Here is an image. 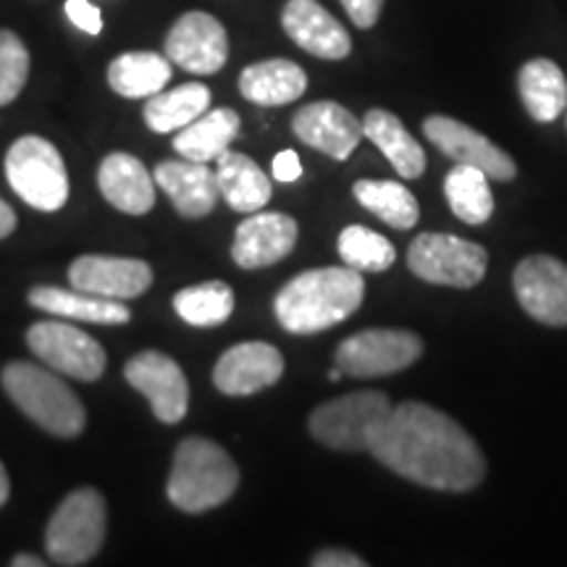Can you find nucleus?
<instances>
[{
    "label": "nucleus",
    "mask_w": 567,
    "mask_h": 567,
    "mask_svg": "<svg viewBox=\"0 0 567 567\" xmlns=\"http://www.w3.org/2000/svg\"><path fill=\"white\" fill-rule=\"evenodd\" d=\"M371 455L400 478L436 492H471L486 476V457L455 417L425 402L392 408Z\"/></svg>",
    "instance_id": "nucleus-1"
},
{
    "label": "nucleus",
    "mask_w": 567,
    "mask_h": 567,
    "mask_svg": "<svg viewBox=\"0 0 567 567\" xmlns=\"http://www.w3.org/2000/svg\"><path fill=\"white\" fill-rule=\"evenodd\" d=\"M363 297V274L354 268H310L284 284L274 313L289 334H318L358 313Z\"/></svg>",
    "instance_id": "nucleus-2"
},
{
    "label": "nucleus",
    "mask_w": 567,
    "mask_h": 567,
    "mask_svg": "<svg viewBox=\"0 0 567 567\" xmlns=\"http://www.w3.org/2000/svg\"><path fill=\"white\" fill-rule=\"evenodd\" d=\"M239 486V467L221 444L189 436L176 446L168 499L184 513H205L229 502Z\"/></svg>",
    "instance_id": "nucleus-3"
},
{
    "label": "nucleus",
    "mask_w": 567,
    "mask_h": 567,
    "mask_svg": "<svg viewBox=\"0 0 567 567\" xmlns=\"http://www.w3.org/2000/svg\"><path fill=\"white\" fill-rule=\"evenodd\" d=\"M6 394L11 396V402L21 413L30 417L32 423H38L40 429H45L48 434L71 439L80 436L84 423H87V413L71 389L63 384L59 375L40 368L34 363H9L0 373Z\"/></svg>",
    "instance_id": "nucleus-4"
},
{
    "label": "nucleus",
    "mask_w": 567,
    "mask_h": 567,
    "mask_svg": "<svg viewBox=\"0 0 567 567\" xmlns=\"http://www.w3.org/2000/svg\"><path fill=\"white\" fill-rule=\"evenodd\" d=\"M392 408L384 392H352L318 405L310 413L308 429L329 450L368 452Z\"/></svg>",
    "instance_id": "nucleus-5"
},
{
    "label": "nucleus",
    "mask_w": 567,
    "mask_h": 567,
    "mask_svg": "<svg viewBox=\"0 0 567 567\" xmlns=\"http://www.w3.org/2000/svg\"><path fill=\"white\" fill-rule=\"evenodd\" d=\"M11 189L32 208L55 213L69 200V176L59 147L38 134L19 137L6 155Z\"/></svg>",
    "instance_id": "nucleus-6"
},
{
    "label": "nucleus",
    "mask_w": 567,
    "mask_h": 567,
    "mask_svg": "<svg viewBox=\"0 0 567 567\" xmlns=\"http://www.w3.org/2000/svg\"><path fill=\"white\" fill-rule=\"evenodd\" d=\"M105 538V502L101 492L84 486L71 492L55 509L45 530L48 557L55 565H84L97 555Z\"/></svg>",
    "instance_id": "nucleus-7"
},
{
    "label": "nucleus",
    "mask_w": 567,
    "mask_h": 567,
    "mask_svg": "<svg viewBox=\"0 0 567 567\" xmlns=\"http://www.w3.org/2000/svg\"><path fill=\"white\" fill-rule=\"evenodd\" d=\"M408 268L429 284L471 289L484 281L488 252L478 243L455 234L425 231L408 247Z\"/></svg>",
    "instance_id": "nucleus-8"
},
{
    "label": "nucleus",
    "mask_w": 567,
    "mask_h": 567,
    "mask_svg": "<svg viewBox=\"0 0 567 567\" xmlns=\"http://www.w3.org/2000/svg\"><path fill=\"white\" fill-rule=\"evenodd\" d=\"M423 354V339L408 329H365L337 347V368L352 379H384Z\"/></svg>",
    "instance_id": "nucleus-9"
},
{
    "label": "nucleus",
    "mask_w": 567,
    "mask_h": 567,
    "mask_svg": "<svg viewBox=\"0 0 567 567\" xmlns=\"http://www.w3.org/2000/svg\"><path fill=\"white\" fill-rule=\"evenodd\" d=\"M27 344L45 365L76 381H95L105 371V350L87 331L61 321L32 323Z\"/></svg>",
    "instance_id": "nucleus-10"
},
{
    "label": "nucleus",
    "mask_w": 567,
    "mask_h": 567,
    "mask_svg": "<svg viewBox=\"0 0 567 567\" xmlns=\"http://www.w3.org/2000/svg\"><path fill=\"white\" fill-rule=\"evenodd\" d=\"M423 134L446 158L463 163V166L481 168L488 179L513 182L517 176L515 161L502 147H496L486 134L457 122V118L442 116V113L429 116L423 122Z\"/></svg>",
    "instance_id": "nucleus-11"
},
{
    "label": "nucleus",
    "mask_w": 567,
    "mask_h": 567,
    "mask_svg": "<svg viewBox=\"0 0 567 567\" xmlns=\"http://www.w3.org/2000/svg\"><path fill=\"white\" fill-rule=\"evenodd\" d=\"M517 302L538 323L567 326V264L551 255H530L513 271Z\"/></svg>",
    "instance_id": "nucleus-12"
},
{
    "label": "nucleus",
    "mask_w": 567,
    "mask_h": 567,
    "mask_svg": "<svg viewBox=\"0 0 567 567\" xmlns=\"http://www.w3.org/2000/svg\"><path fill=\"white\" fill-rule=\"evenodd\" d=\"M166 55L189 74H216L229 61V38L216 17L187 11L166 34Z\"/></svg>",
    "instance_id": "nucleus-13"
},
{
    "label": "nucleus",
    "mask_w": 567,
    "mask_h": 567,
    "mask_svg": "<svg viewBox=\"0 0 567 567\" xmlns=\"http://www.w3.org/2000/svg\"><path fill=\"white\" fill-rule=\"evenodd\" d=\"M126 381L147 396L161 423H179L189 408V386L179 363L168 354L145 350L124 365Z\"/></svg>",
    "instance_id": "nucleus-14"
},
{
    "label": "nucleus",
    "mask_w": 567,
    "mask_h": 567,
    "mask_svg": "<svg viewBox=\"0 0 567 567\" xmlns=\"http://www.w3.org/2000/svg\"><path fill=\"white\" fill-rule=\"evenodd\" d=\"M69 281L80 292L109 297V300H134L153 284V271L145 260L113 258V255H82L69 266Z\"/></svg>",
    "instance_id": "nucleus-15"
},
{
    "label": "nucleus",
    "mask_w": 567,
    "mask_h": 567,
    "mask_svg": "<svg viewBox=\"0 0 567 567\" xmlns=\"http://www.w3.org/2000/svg\"><path fill=\"white\" fill-rule=\"evenodd\" d=\"M284 375V354L268 342L234 344L213 368V384L221 394L250 396L274 386Z\"/></svg>",
    "instance_id": "nucleus-16"
},
{
    "label": "nucleus",
    "mask_w": 567,
    "mask_h": 567,
    "mask_svg": "<svg viewBox=\"0 0 567 567\" xmlns=\"http://www.w3.org/2000/svg\"><path fill=\"white\" fill-rule=\"evenodd\" d=\"M295 137L334 161H347L363 140V122L334 101L302 105L292 118Z\"/></svg>",
    "instance_id": "nucleus-17"
},
{
    "label": "nucleus",
    "mask_w": 567,
    "mask_h": 567,
    "mask_svg": "<svg viewBox=\"0 0 567 567\" xmlns=\"http://www.w3.org/2000/svg\"><path fill=\"white\" fill-rule=\"evenodd\" d=\"M281 27L295 45L316 59L342 61L352 51L350 32L318 0H287Z\"/></svg>",
    "instance_id": "nucleus-18"
},
{
    "label": "nucleus",
    "mask_w": 567,
    "mask_h": 567,
    "mask_svg": "<svg viewBox=\"0 0 567 567\" xmlns=\"http://www.w3.org/2000/svg\"><path fill=\"white\" fill-rule=\"evenodd\" d=\"M297 221L287 213H250V218L237 226L231 245V258L239 268H266L279 264L295 250Z\"/></svg>",
    "instance_id": "nucleus-19"
},
{
    "label": "nucleus",
    "mask_w": 567,
    "mask_h": 567,
    "mask_svg": "<svg viewBox=\"0 0 567 567\" xmlns=\"http://www.w3.org/2000/svg\"><path fill=\"white\" fill-rule=\"evenodd\" d=\"M153 179L158 187L172 197L174 208L184 218H203L216 208L221 200L218 193L216 172H210L208 163L197 161H166L155 166Z\"/></svg>",
    "instance_id": "nucleus-20"
},
{
    "label": "nucleus",
    "mask_w": 567,
    "mask_h": 567,
    "mask_svg": "<svg viewBox=\"0 0 567 567\" xmlns=\"http://www.w3.org/2000/svg\"><path fill=\"white\" fill-rule=\"evenodd\" d=\"M97 187L113 208L130 216H145L155 205V179L130 153L105 155L97 168Z\"/></svg>",
    "instance_id": "nucleus-21"
},
{
    "label": "nucleus",
    "mask_w": 567,
    "mask_h": 567,
    "mask_svg": "<svg viewBox=\"0 0 567 567\" xmlns=\"http://www.w3.org/2000/svg\"><path fill=\"white\" fill-rule=\"evenodd\" d=\"M305 90H308V74L300 63L287 59L258 61L239 74V92L245 101L264 109L300 101Z\"/></svg>",
    "instance_id": "nucleus-22"
},
{
    "label": "nucleus",
    "mask_w": 567,
    "mask_h": 567,
    "mask_svg": "<svg viewBox=\"0 0 567 567\" xmlns=\"http://www.w3.org/2000/svg\"><path fill=\"white\" fill-rule=\"evenodd\" d=\"M216 182L221 200L237 213H258L271 200L274 187L264 168L245 153L226 151L216 158Z\"/></svg>",
    "instance_id": "nucleus-23"
},
{
    "label": "nucleus",
    "mask_w": 567,
    "mask_h": 567,
    "mask_svg": "<svg viewBox=\"0 0 567 567\" xmlns=\"http://www.w3.org/2000/svg\"><path fill=\"white\" fill-rule=\"evenodd\" d=\"M32 308L71 321L122 326L132 318L130 308L122 300H109V297H95L80 289L61 287H34L30 292Z\"/></svg>",
    "instance_id": "nucleus-24"
},
{
    "label": "nucleus",
    "mask_w": 567,
    "mask_h": 567,
    "mask_svg": "<svg viewBox=\"0 0 567 567\" xmlns=\"http://www.w3.org/2000/svg\"><path fill=\"white\" fill-rule=\"evenodd\" d=\"M363 137L386 155L402 179H417L425 172V151L408 126L386 109H371L363 118Z\"/></svg>",
    "instance_id": "nucleus-25"
},
{
    "label": "nucleus",
    "mask_w": 567,
    "mask_h": 567,
    "mask_svg": "<svg viewBox=\"0 0 567 567\" xmlns=\"http://www.w3.org/2000/svg\"><path fill=\"white\" fill-rule=\"evenodd\" d=\"M520 101L538 124H551L567 109V80L563 69L549 59H534L517 71Z\"/></svg>",
    "instance_id": "nucleus-26"
},
{
    "label": "nucleus",
    "mask_w": 567,
    "mask_h": 567,
    "mask_svg": "<svg viewBox=\"0 0 567 567\" xmlns=\"http://www.w3.org/2000/svg\"><path fill=\"white\" fill-rule=\"evenodd\" d=\"M239 113L231 109H213L197 116L195 122L182 126L174 137V151L187 161L210 163L231 147L239 134Z\"/></svg>",
    "instance_id": "nucleus-27"
},
{
    "label": "nucleus",
    "mask_w": 567,
    "mask_h": 567,
    "mask_svg": "<svg viewBox=\"0 0 567 567\" xmlns=\"http://www.w3.org/2000/svg\"><path fill=\"white\" fill-rule=\"evenodd\" d=\"M168 82H172V61L161 53H122L109 66L111 90L122 97H132V101L158 95L161 90H166Z\"/></svg>",
    "instance_id": "nucleus-28"
},
{
    "label": "nucleus",
    "mask_w": 567,
    "mask_h": 567,
    "mask_svg": "<svg viewBox=\"0 0 567 567\" xmlns=\"http://www.w3.org/2000/svg\"><path fill=\"white\" fill-rule=\"evenodd\" d=\"M210 90L200 82L182 84V87L174 90H161L158 95L147 97L142 116H145V124L153 132H179L182 126L195 122L197 116H203L210 109Z\"/></svg>",
    "instance_id": "nucleus-29"
},
{
    "label": "nucleus",
    "mask_w": 567,
    "mask_h": 567,
    "mask_svg": "<svg viewBox=\"0 0 567 567\" xmlns=\"http://www.w3.org/2000/svg\"><path fill=\"white\" fill-rule=\"evenodd\" d=\"M352 195L365 210H371L373 216H379L392 229H413L417 218H421L415 195L400 182L360 179L352 184Z\"/></svg>",
    "instance_id": "nucleus-30"
},
{
    "label": "nucleus",
    "mask_w": 567,
    "mask_h": 567,
    "mask_svg": "<svg viewBox=\"0 0 567 567\" xmlns=\"http://www.w3.org/2000/svg\"><path fill=\"white\" fill-rule=\"evenodd\" d=\"M444 197L463 224L478 226L494 216V193L481 168L455 163V168L444 176Z\"/></svg>",
    "instance_id": "nucleus-31"
},
{
    "label": "nucleus",
    "mask_w": 567,
    "mask_h": 567,
    "mask_svg": "<svg viewBox=\"0 0 567 567\" xmlns=\"http://www.w3.org/2000/svg\"><path fill=\"white\" fill-rule=\"evenodd\" d=\"M174 310L184 323L197 329L221 326L234 313V292L224 281H203L182 289L174 297Z\"/></svg>",
    "instance_id": "nucleus-32"
},
{
    "label": "nucleus",
    "mask_w": 567,
    "mask_h": 567,
    "mask_svg": "<svg viewBox=\"0 0 567 567\" xmlns=\"http://www.w3.org/2000/svg\"><path fill=\"white\" fill-rule=\"evenodd\" d=\"M339 258L344 266L354 268L360 274H381L389 271L396 260L394 245L379 231L365 229V226H347L337 239Z\"/></svg>",
    "instance_id": "nucleus-33"
},
{
    "label": "nucleus",
    "mask_w": 567,
    "mask_h": 567,
    "mask_svg": "<svg viewBox=\"0 0 567 567\" xmlns=\"http://www.w3.org/2000/svg\"><path fill=\"white\" fill-rule=\"evenodd\" d=\"M30 76V51L19 34L0 30V109L13 103Z\"/></svg>",
    "instance_id": "nucleus-34"
},
{
    "label": "nucleus",
    "mask_w": 567,
    "mask_h": 567,
    "mask_svg": "<svg viewBox=\"0 0 567 567\" xmlns=\"http://www.w3.org/2000/svg\"><path fill=\"white\" fill-rule=\"evenodd\" d=\"M66 17L74 27H80L87 34H101L103 32V17L97 6H92L90 0H66Z\"/></svg>",
    "instance_id": "nucleus-35"
},
{
    "label": "nucleus",
    "mask_w": 567,
    "mask_h": 567,
    "mask_svg": "<svg viewBox=\"0 0 567 567\" xmlns=\"http://www.w3.org/2000/svg\"><path fill=\"white\" fill-rule=\"evenodd\" d=\"M342 6L358 30H371L384 11V0H342Z\"/></svg>",
    "instance_id": "nucleus-36"
},
{
    "label": "nucleus",
    "mask_w": 567,
    "mask_h": 567,
    "mask_svg": "<svg viewBox=\"0 0 567 567\" xmlns=\"http://www.w3.org/2000/svg\"><path fill=\"white\" fill-rule=\"evenodd\" d=\"M313 567H365L368 563L350 549H321L310 557Z\"/></svg>",
    "instance_id": "nucleus-37"
},
{
    "label": "nucleus",
    "mask_w": 567,
    "mask_h": 567,
    "mask_svg": "<svg viewBox=\"0 0 567 567\" xmlns=\"http://www.w3.org/2000/svg\"><path fill=\"white\" fill-rule=\"evenodd\" d=\"M271 172H274V179L279 182H297L302 176L300 155L295 151H281L271 163Z\"/></svg>",
    "instance_id": "nucleus-38"
},
{
    "label": "nucleus",
    "mask_w": 567,
    "mask_h": 567,
    "mask_svg": "<svg viewBox=\"0 0 567 567\" xmlns=\"http://www.w3.org/2000/svg\"><path fill=\"white\" fill-rule=\"evenodd\" d=\"M17 229V213L6 200H0V239H6L9 234Z\"/></svg>",
    "instance_id": "nucleus-39"
},
{
    "label": "nucleus",
    "mask_w": 567,
    "mask_h": 567,
    "mask_svg": "<svg viewBox=\"0 0 567 567\" xmlns=\"http://www.w3.org/2000/svg\"><path fill=\"white\" fill-rule=\"evenodd\" d=\"M9 494H11V478L9 473H6V465L0 463V507L9 502Z\"/></svg>",
    "instance_id": "nucleus-40"
},
{
    "label": "nucleus",
    "mask_w": 567,
    "mask_h": 567,
    "mask_svg": "<svg viewBox=\"0 0 567 567\" xmlns=\"http://www.w3.org/2000/svg\"><path fill=\"white\" fill-rule=\"evenodd\" d=\"M11 565L13 567H42L45 563H42V559L34 557V555H17V557H13Z\"/></svg>",
    "instance_id": "nucleus-41"
},
{
    "label": "nucleus",
    "mask_w": 567,
    "mask_h": 567,
    "mask_svg": "<svg viewBox=\"0 0 567 567\" xmlns=\"http://www.w3.org/2000/svg\"><path fill=\"white\" fill-rule=\"evenodd\" d=\"M342 375H344L342 368H334V371L329 373V381H339V379H342Z\"/></svg>",
    "instance_id": "nucleus-42"
}]
</instances>
